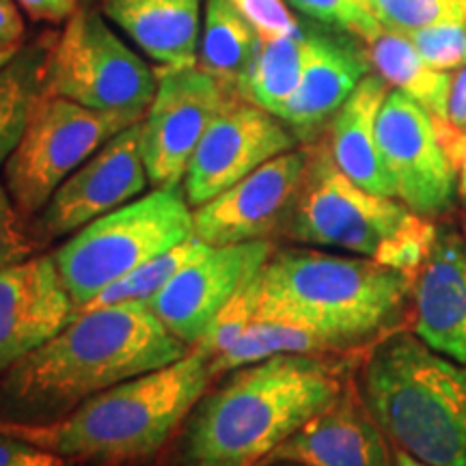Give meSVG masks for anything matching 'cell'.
I'll list each match as a JSON object with an SVG mask.
<instances>
[{"label": "cell", "mask_w": 466, "mask_h": 466, "mask_svg": "<svg viewBox=\"0 0 466 466\" xmlns=\"http://www.w3.org/2000/svg\"><path fill=\"white\" fill-rule=\"evenodd\" d=\"M339 348L333 341L311 330L259 319L250 324L227 352L212 360V370L214 376H220L236 367L258 363V360L279 357V354H333Z\"/></svg>", "instance_id": "cell-26"}, {"label": "cell", "mask_w": 466, "mask_h": 466, "mask_svg": "<svg viewBox=\"0 0 466 466\" xmlns=\"http://www.w3.org/2000/svg\"><path fill=\"white\" fill-rule=\"evenodd\" d=\"M195 236L184 186L154 188L104 214L52 253L76 311L134 268Z\"/></svg>", "instance_id": "cell-7"}, {"label": "cell", "mask_w": 466, "mask_h": 466, "mask_svg": "<svg viewBox=\"0 0 466 466\" xmlns=\"http://www.w3.org/2000/svg\"><path fill=\"white\" fill-rule=\"evenodd\" d=\"M291 7L322 25L346 31L360 42L382 28L371 7V0H288Z\"/></svg>", "instance_id": "cell-30"}, {"label": "cell", "mask_w": 466, "mask_h": 466, "mask_svg": "<svg viewBox=\"0 0 466 466\" xmlns=\"http://www.w3.org/2000/svg\"><path fill=\"white\" fill-rule=\"evenodd\" d=\"M264 39L300 35L302 28L285 0H231Z\"/></svg>", "instance_id": "cell-33"}, {"label": "cell", "mask_w": 466, "mask_h": 466, "mask_svg": "<svg viewBox=\"0 0 466 466\" xmlns=\"http://www.w3.org/2000/svg\"><path fill=\"white\" fill-rule=\"evenodd\" d=\"M0 466H69V462L20 436L0 432Z\"/></svg>", "instance_id": "cell-34"}, {"label": "cell", "mask_w": 466, "mask_h": 466, "mask_svg": "<svg viewBox=\"0 0 466 466\" xmlns=\"http://www.w3.org/2000/svg\"><path fill=\"white\" fill-rule=\"evenodd\" d=\"M268 466H299V464H289V462H277V464H268Z\"/></svg>", "instance_id": "cell-41"}, {"label": "cell", "mask_w": 466, "mask_h": 466, "mask_svg": "<svg viewBox=\"0 0 466 466\" xmlns=\"http://www.w3.org/2000/svg\"><path fill=\"white\" fill-rule=\"evenodd\" d=\"M445 121L466 134V66L460 67L458 74L453 76Z\"/></svg>", "instance_id": "cell-38"}, {"label": "cell", "mask_w": 466, "mask_h": 466, "mask_svg": "<svg viewBox=\"0 0 466 466\" xmlns=\"http://www.w3.org/2000/svg\"><path fill=\"white\" fill-rule=\"evenodd\" d=\"M393 453H395V466H432V464H425V462H421V460H417V458L408 456V453L400 451V450H395Z\"/></svg>", "instance_id": "cell-39"}, {"label": "cell", "mask_w": 466, "mask_h": 466, "mask_svg": "<svg viewBox=\"0 0 466 466\" xmlns=\"http://www.w3.org/2000/svg\"><path fill=\"white\" fill-rule=\"evenodd\" d=\"M264 37L231 0H206L197 66L238 89L253 66Z\"/></svg>", "instance_id": "cell-24"}, {"label": "cell", "mask_w": 466, "mask_h": 466, "mask_svg": "<svg viewBox=\"0 0 466 466\" xmlns=\"http://www.w3.org/2000/svg\"><path fill=\"white\" fill-rule=\"evenodd\" d=\"M253 279L220 309L218 316L208 326L199 343L192 348H199L212 359H217L240 339L250 324L258 322V302H255Z\"/></svg>", "instance_id": "cell-29"}, {"label": "cell", "mask_w": 466, "mask_h": 466, "mask_svg": "<svg viewBox=\"0 0 466 466\" xmlns=\"http://www.w3.org/2000/svg\"><path fill=\"white\" fill-rule=\"evenodd\" d=\"M102 14L160 67L197 66L206 0H100Z\"/></svg>", "instance_id": "cell-20"}, {"label": "cell", "mask_w": 466, "mask_h": 466, "mask_svg": "<svg viewBox=\"0 0 466 466\" xmlns=\"http://www.w3.org/2000/svg\"><path fill=\"white\" fill-rule=\"evenodd\" d=\"M39 244L28 218L15 208L7 186L0 179V268L35 258Z\"/></svg>", "instance_id": "cell-32"}, {"label": "cell", "mask_w": 466, "mask_h": 466, "mask_svg": "<svg viewBox=\"0 0 466 466\" xmlns=\"http://www.w3.org/2000/svg\"><path fill=\"white\" fill-rule=\"evenodd\" d=\"M363 400L395 450L432 466H466V365L400 330L365 360Z\"/></svg>", "instance_id": "cell-5"}, {"label": "cell", "mask_w": 466, "mask_h": 466, "mask_svg": "<svg viewBox=\"0 0 466 466\" xmlns=\"http://www.w3.org/2000/svg\"><path fill=\"white\" fill-rule=\"evenodd\" d=\"M283 231L300 244L348 250L408 275H417L436 238L430 218L395 197L354 184L324 145L309 147L305 177Z\"/></svg>", "instance_id": "cell-6"}, {"label": "cell", "mask_w": 466, "mask_h": 466, "mask_svg": "<svg viewBox=\"0 0 466 466\" xmlns=\"http://www.w3.org/2000/svg\"><path fill=\"white\" fill-rule=\"evenodd\" d=\"M158 72L113 28L102 9L78 7L52 46L46 93L104 113L145 119Z\"/></svg>", "instance_id": "cell-8"}, {"label": "cell", "mask_w": 466, "mask_h": 466, "mask_svg": "<svg viewBox=\"0 0 466 466\" xmlns=\"http://www.w3.org/2000/svg\"><path fill=\"white\" fill-rule=\"evenodd\" d=\"M289 462L299 466H395L380 425L371 417L354 384L329 408L309 419L259 466Z\"/></svg>", "instance_id": "cell-17"}, {"label": "cell", "mask_w": 466, "mask_h": 466, "mask_svg": "<svg viewBox=\"0 0 466 466\" xmlns=\"http://www.w3.org/2000/svg\"><path fill=\"white\" fill-rule=\"evenodd\" d=\"M370 67L365 52L346 39L309 33L300 83L281 116L294 137L302 141L318 137L370 74Z\"/></svg>", "instance_id": "cell-19"}, {"label": "cell", "mask_w": 466, "mask_h": 466, "mask_svg": "<svg viewBox=\"0 0 466 466\" xmlns=\"http://www.w3.org/2000/svg\"><path fill=\"white\" fill-rule=\"evenodd\" d=\"M378 22L398 33L466 25L464 0H371Z\"/></svg>", "instance_id": "cell-28"}, {"label": "cell", "mask_w": 466, "mask_h": 466, "mask_svg": "<svg viewBox=\"0 0 466 466\" xmlns=\"http://www.w3.org/2000/svg\"><path fill=\"white\" fill-rule=\"evenodd\" d=\"M58 33H42L0 67V171L46 96V69Z\"/></svg>", "instance_id": "cell-22"}, {"label": "cell", "mask_w": 466, "mask_h": 466, "mask_svg": "<svg viewBox=\"0 0 466 466\" xmlns=\"http://www.w3.org/2000/svg\"><path fill=\"white\" fill-rule=\"evenodd\" d=\"M387 96V80L378 74H367L330 119V137L326 147L337 168L360 188L374 195L395 197L376 132L378 115Z\"/></svg>", "instance_id": "cell-21"}, {"label": "cell", "mask_w": 466, "mask_h": 466, "mask_svg": "<svg viewBox=\"0 0 466 466\" xmlns=\"http://www.w3.org/2000/svg\"><path fill=\"white\" fill-rule=\"evenodd\" d=\"M25 44V11L15 0H0V55H15Z\"/></svg>", "instance_id": "cell-36"}, {"label": "cell", "mask_w": 466, "mask_h": 466, "mask_svg": "<svg viewBox=\"0 0 466 466\" xmlns=\"http://www.w3.org/2000/svg\"><path fill=\"white\" fill-rule=\"evenodd\" d=\"M275 253L270 240H250L229 247H209L147 300L168 333L192 348L233 296Z\"/></svg>", "instance_id": "cell-14"}, {"label": "cell", "mask_w": 466, "mask_h": 466, "mask_svg": "<svg viewBox=\"0 0 466 466\" xmlns=\"http://www.w3.org/2000/svg\"><path fill=\"white\" fill-rule=\"evenodd\" d=\"M149 177L141 151V121L96 151L55 190L46 208L31 220L39 244L74 236L104 214L141 197Z\"/></svg>", "instance_id": "cell-12"}, {"label": "cell", "mask_w": 466, "mask_h": 466, "mask_svg": "<svg viewBox=\"0 0 466 466\" xmlns=\"http://www.w3.org/2000/svg\"><path fill=\"white\" fill-rule=\"evenodd\" d=\"M376 132L395 199L425 218L445 212L458 190V175L439 141L432 115L406 93L389 91Z\"/></svg>", "instance_id": "cell-11"}, {"label": "cell", "mask_w": 466, "mask_h": 466, "mask_svg": "<svg viewBox=\"0 0 466 466\" xmlns=\"http://www.w3.org/2000/svg\"><path fill=\"white\" fill-rule=\"evenodd\" d=\"M348 363L330 354H279L231 370L197 401L186 423L184 466H259L348 387Z\"/></svg>", "instance_id": "cell-2"}, {"label": "cell", "mask_w": 466, "mask_h": 466, "mask_svg": "<svg viewBox=\"0 0 466 466\" xmlns=\"http://www.w3.org/2000/svg\"><path fill=\"white\" fill-rule=\"evenodd\" d=\"M137 116L86 108L58 96H46L31 124L3 167V182L15 208L33 220L55 190Z\"/></svg>", "instance_id": "cell-9"}, {"label": "cell", "mask_w": 466, "mask_h": 466, "mask_svg": "<svg viewBox=\"0 0 466 466\" xmlns=\"http://www.w3.org/2000/svg\"><path fill=\"white\" fill-rule=\"evenodd\" d=\"M147 302L80 311L0 374V425H46L93 395L188 354Z\"/></svg>", "instance_id": "cell-1"}, {"label": "cell", "mask_w": 466, "mask_h": 466, "mask_svg": "<svg viewBox=\"0 0 466 466\" xmlns=\"http://www.w3.org/2000/svg\"><path fill=\"white\" fill-rule=\"evenodd\" d=\"M294 145V132L283 119L238 97L203 134L184 175L186 199L190 208L203 206Z\"/></svg>", "instance_id": "cell-13"}, {"label": "cell", "mask_w": 466, "mask_h": 466, "mask_svg": "<svg viewBox=\"0 0 466 466\" xmlns=\"http://www.w3.org/2000/svg\"><path fill=\"white\" fill-rule=\"evenodd\" d=\"M436 134H439V141L445 147L447 158L451 160L453 168L458 175V195L462 199L466 208V134L456 130V127L447 124L445 119H434Z\"/></svg>", "instance_id": "cell-35"}, {"label": "cell", "mask_w": 466, "mask_h": 466, "mask_svg": "<svg viewBox=\"0 0 466 466\" xmlns=\"http://www.w3.org/2000/svg\"><path fill=\"white\" fill-rule=\"evenodd\" d=\"M209 248L208 242H203L201 238L192 236L190 240H186L179 247L167 250L160 258L147 261V264L134 268L127 275L119 277L116 281L106 285L102 291H97L93 299L86 302L85 307H80L78 311H93V309H104V307H115V305H126V302H147L154 299L171 279L182 270L184 266H188L192 259H197L199 255L206 253ZM74 313V316H76Z\"/></svg>", "instance_id": "cell-27"}, {"label": "cell", "mask_w": 466, "mask_h": 466, "mask_svg": "<svg viewBox=\"0 0 466 466\" xmlns=\"http://www.w3.org/2000/svg\"><path fill=\"white\" fill-rule=\"evenodd\" d=\"M423 61L441 72L466 66V25L430 26L406 35Z\"/></svg>", "instance_id": "cell-31"}, {"label": "cell", "mask_w": 466, "mask_h": 466, "mask_svg": "<svg viewBox=\"0 0 466 466\" xmlns=\"http://www.w3.org/2000/svg\"><path fill=\"white\" fill-rule=\"evenodd\" d=\"M74 313L52 255L0 268V374L66 329Z\"/></svg>", "instance_id": "cell-16"}, {"label": "cell", "mask_w": 466, "mask_h": 466, "mask_svg": "<svg viewBox=\"0 0 466 466\" xmlns=\"http://www.w3.org/2000/svg\"><path fill=\"white\" fill-rule=\"evenodd\" d=\"M363 46L367 61L378 76L421 104L434 119H445L453 83L450 72H441L428 66L410 39L391 28L382 26L370 39H365Z\"/></svg>", "instance_id": "cell-23"}, {"label": "cell", "mask_w": 466, "mask_h": 466, "mask_svg": "<svg viewBox=\"0 0 466 466\" xmlns=\"http://www.w3.org/2000/svg\"><path fill=\"white\" fill-rule=\"evenodd\" d=\"M307 35H283L261 42L253 66L238 85V93L255 106L268 110L281 119L296 86L300 83L305 61Z\"/></svg>", "instance_id": "cell-25"}, {"label": "cell", "mask_w": 466, "mask_h": 466, "mask_svg": "<svg viewBox=\"0 0 466 466\" xmlns=\"http://www.w3.org/2000/svg\"><path fill=\"white\" fill-rule=\"evenodd\" d=\"M309 147L268 160L218 197L192 208L195 236L209 247L266 240L283 229L305 177Z\"/></svg>", "instance_id": "cell-15"}, {"label": "cell", "mask_w": 466, "mask_h": 466, "mask_svg": "<svg viewBox=\"0 0 466 466\" xmlns=\"http://www.w3.org/2000/svg\"><path fill=\"white\" fill-rule=\"evenodd\" d=\"M415 275L367 258L283 248L255 275L258 322L289 324L348 348L398 318Z\"/></svg>", "instance_id": "cell-4"}, {"label": "cell", "mask_w": 466, "mask_h": 466, "mask_svg": "<svg viewBox=\"0 0 466 466\" xmlns=\"http://www.w3.org/2000/svg\"><path fill=\"white\" fill-rule=\"evenodd\" d=\"M11 56H14V55H0V67H3L5 66V63H7L9 61V58Z\"/></svg>", "instance_id": "cell-40"}, {"label": "cell", "mask_w": 466, "mask_h": 466, "mask_svg": "<svg viewBox=\"0 0 466 466\" xmlns=\"http://www.w3.org/2000/svg\"><path fill=\"white\" fill-rule=\"evenodd\" d=\"M464 15H466V0H464Z\"/></svg>", "instance_id": "cell-42"}, {"label": "cell", "mask_w": 466, "mask_h": 466, "mask_svg": "<svg viewBox=\"0 0 466 466\" xmlns=\"http://www.w3.org/2000/svg\"><path fill=\"white\" fill-rule=\"evenodd\" d=\"M212 357L199 348L175 363L93 395L46 425H0L67 462L126 464L158 453L214 380Z\"/></svg>", "instance_id": "cell-3"}, {"label": "cell", "mask_w": 466, "mask_h": 466, "mask_svg": "<svg viewBox=\"0 0 466 466\" xmlns=\"http://www.w3.org/2000/svg\"><path fill=\"white\" fill-rule=\"evenodd\" d=\"M242 97L238 89L192 67H160L158 86L141 121V151L151 188L179 186L212 121Z\"/></svg>", "instance_id": "cell-10"}, {"label": "cell", "mask_w": 466, "mask_h": 466, "mask_svg": "<svg viewBox=\"0 0 466 466\" xmlns=\"http://www.w3.org/2000/svg\"><path fill=\"white\" fill-rule=\"evenodd\" d=\"M415 335L442 357L466 365V242L439 233L412 281Z\"/></svg>", "instance_id": "cell-18"}, {"label": "cell", "mask_w": 466, "mask_h": 466, "mask_svg": "<svg viewBox=\"0 0 466 466\" xmlns=\"http://www.w3.org/2000/svg\"><path fill=\"white\" fill-rule=\"evenodd\" d=\"M20 9L35 22H48V25H66L76 11L78 0H15Z\"/></svg>", "instance_id": "cell-37"}]
</instances>
